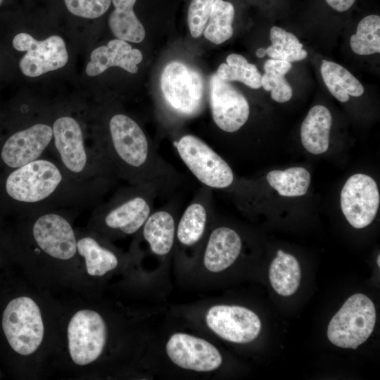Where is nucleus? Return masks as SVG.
<instances>
[{"instance_id": "6ab92c4d", "label": "nucleus", "mask_w": 380, "mask_h": 380, "mask_svg": "<svg viewBox=\"0 0 380 380\" xmlns=\"http://www.w3.org/2000/svg\"><path fill=\"white\" fill-rule=\"evenodd\" d=\"M195 197L184 211L176 229L179 242L184 246H192L203 237L208 219V195L207 190Z\"/></svg>"}, {"instance_id": "7ed1b4c3", "label": "nucleus", "mask_w": 380, "mask_h": 380, "mask_svg": "<svg viewBox=\"0 0 380 380\" xmlns=\"http://www.w3.org/2000/svg\"><path fill=\"white\" fill-rule=\"evenodd\" d=\"M158 189L151 185H131L97 205L93 219L110 231L131 235L142 228L152 213Z\"/></svg>"}, {"instance_id": "a211bd4d", "label": "nucleus", "mask_w": 380, "mask_h": 380, "mask_svg": "<svg viewBox=\"0 0 380 380\" xmlns=\"http://www.w3.org/2000/svg\"><path fill=\"white\" fill-rule=\"evenodd\" d=\"M331 125L332 117L328 108L321 105L313 106L300 128V138L304 148L315 155L326 152L329 148Z\"/></svg>"}, {"instance_id": "2eb2a0df", "label": "nucleus", "mask_w": 380, "mask_h": 380, "mask_svg": "<svg viewBox=\"0 0 380 380\" xmlns=\"http://www.w3.org/2000/svg\"><path fill=\"white\" fill-rule=\"evenodd\" d=\"M170 360L177 366L196 372H210L222 363L216 347L209 341L185 333H175L165 346Z\"/></svg>"}, {"instance_id": "dca6fc26", "label": "nucleus", "mask_w": 380, "mask_h": 380, "mask_svg": "<svg viewBox=\"0 0 380 380\" xmlns=\"http://www.w3.org/2000/svg\"><path fill=\"white\" fill-rule=\"evenodd\" d=\"M142 58L139 49H133L126 41L115 39L108 42L106 46L98 47L91 52L86 72L89 76H96L108 68L118 66L134 74L138 71L137 65Z\"/></svg>"}, {"instance_id": "e433bc0d", "label": "nucleus", "mask_w": 380, "mask_h": 380, "mask_svg": "<svg viewBox=\"0 0 380 380\" xmlns=\"http://www.w3.org/2000/svg\"><path fill=\"white\" fill-rule=\"evenodd\" d=\"M5 0H0V6H2Z\"/></svg>"}, {"instance_id": "1a4fd4ad", "label": "nucleus", "mask_w": 380, "mask_h": 380, "mask_svg": "<svg viewBox=\"0 0 380 380\" xmlns=\"http://www.w3.org/2000/svg\"><path fill=\"white\" fill-rule=\"evenodd\" d=\"M68 348L72 360L86 365L101 354L106 341V326L96 312L82 310L71 318L68 327Z\"/></svg>"}, {"instance_id": "423d86ee", "label": "nucleus", "mask_w": 380, "mask_h": 380, "mask_svg": "<svg viewBox=\"0 0 380 380\" xmlns=\"http://www.w3.org/2000/svg\"><path fill=\"white\" fill-rule=\"evenodd\" d=\"M2 328L9 345L16 353L23 355L33 353L44 336L39 308L28 297L13 299L4 311Z\"/></svg>"}, {"instance_id": "f8f14e48", "label": "nucleus", "mask_w": 380, "mask_h": 380, "mask_svg": "<svg viewBox=\"0 0 380 380\" xmlns=\"http://www.w3.org/2000/svg\"><path fill=\"white\" fill-rule=\"evenodd\" d=\"M208 327L220 338L232 343L254 341L261 330L259 317L243 306L216 305L205 315Z\"/></svg>"}, {"instance_id": "473e14b6", "label": "nucleus", "mask_w": 380, "mask_h": 380, "mask_svg": "<svg viewBox=\"0 0 380 380\" xmlns=\"http://www.w3.org/2000/svg\"><path fill=\"white\" fill-rule=\"evenodd\" d=\"M292 68L291 63L277 59H269L264 64L265 72H273L286 75Z\"/></svg>"}, {"instance_id": "f03ea898", "label": "nucleus", "mask_w": 380, "mask_h": 380, "mask_svg": "<svg viewBox=\"0 0 380 380\" xmlns=\"http://www.w3.org/2000/svg\"><path fill=\"white\" fill-rule=\"evenodd\" d=\"M53 156L72 177L82 182L112 184L115 178L94 146L85 141L82 126L70 115H61L52 123Z\"/></svg>"}, {"instance_id": "72a5a7b5", "label": "nucleus", "mask_w": 380, "mask_h": 380, "mask_svg": "<svg viewBox=\"0 0 380 380\" xmlns=\"http://www.w3.org/2000/svg\"><path fill=\"white\" fill-rule=\"evenodd\" d=\"M327 4L335 11L343 12L348 10L355 0H325Z\"/></svg>"}, {"instance_id": "2f4dec72", "label": "nucleus", "mask_w": 380, "mask_h": 380, "mask_svg": "<svg viewBox=\"0 0 380 380\" xmlns=\"http://www.w3.org/2000/svg\"><path fill=\"white\" fill-rule=\"evenodd\" d=\"M261 87L267 91H271V97L279 103L289 101L293 95V91L284 75L265 72L261 78Z\"/></svg>"}, {"instance_id": "20e7f679", "label": "nucleus", "mask_w": 380, "mask_h": 380, "mask_svg": "<svg viewBox=\"0 0 380 380\" xmlns=\"http://www.w3.org/2000/svg\"><path fill=\"white\" fill-rule=\"evenodd\" d=\"M376 309L372 300L362 293L349 297L327 328V337L334 345L356 349L370 336L376 323Z\"/></svg>"}, {"instance_id": "aec40b11", "label": "nucleus", "mask_w": 380, "mask_h": 380, "mask_svg": "<svg viewBox=\"0 0 380 380\" xmlns=\"http://www.w3.org/2000/svg\"><path fill=\"white\" fill-rule=\"evenodd\" d=\"M175 226V218L167 210L151 213L142 227V233L153 253L163 256L171 251L176 236Z\"/></svg>"}, {"instance_id": "f3484780", "label": "nucleus", "mask_w": 380, "mask_h": 380, "mask_svg": "<svg viewBox=\"0 0 380 380\" xmlns=\"http://www.w3.org/2000/svg\"><path fill=\"white\" fill-rule=\"evenodd\" d=\"M241 247V239L235 230L227 227L214 229L204 251L205 267L215 273L227 269L239 257Z\"/></svg>"}, {"instance_id": "a878e982", "label": "nucleus", "mask_w": 380, "mask_h": 380, "mask_svg": "<svg viewBox=\"0 0 380 380\" xmlns=\"http://www.w3.org/2000/svg\"><path fill=\"white\" fill-rule=\"evenodd\" d=\"M234 14V8L231 3L215 0L203 30L204 37L215 44H220L230 39L233 35Z\"/></svg>"}, {"instance_id": "9d476101", "label": "nucleus", "mask_w": 380, "mask_h": 380, "mask_svg": "<svg viewBox=\"0 0 380 380\" xmlns=\"http://www.w3.org/2000/svg\"><path fill=\"white\" fill-rule=\"evenodd\" d=\"M13 46L19 51H26L19 62V67L27 77H38L59 69L68 61L65 41L58 35L38 41L30 34L21 32L14 37Z\"/></svg>"}, {"instance_id": "6e6552de", "label": "nucleus", "mask_w": 380, "mask_h": 380, "mask_svg": "<svg viewBox=\"0 0 380 380\" xmlns=\"http://www.w3.org/2000/svg\"><path fill=\"white\" fill-rule=\"evenodd\" d=\"M64 210L58 209L31 213L32 237L37 248L34 251L62 260L73 258L77 251L74 229Z\"/></svg>"}, {"instance_id": "cd10ccee", "label": "nucleus", "mask_w": 380, "mask_h": 380, "mask_svg": "<svg viewBox=\"0 0 380 380\" xmlns=\"http://www.w3.org/2000/svg\"><path fill=\"white\" fill-rule=\"evenodd\" d=\"M270 39L272 45L265 50L266 54L272 59L291 63L303 60L308 56L298 38L281 27H272L270 32Z\"/></svg>"}, {"instance_id": "412c9836", "label": "nucleus", "mask_w": 380, "mask_h": 380, "mask_svg": "<svg viewBox=\"0 0 380 380\" xmlns=\"http://www.w3.org/2000/svg\"><path fill=\"white\" fill-rule=\"evenodd\" d=\"M137 0H112L114 9L108 17V25L119 39L139 43L145 37V30L137 17L134 6Z\"/></svg>"}, {"instance_id": "393cba45", "label": "nucleus", "mask_w": 380, "mask_h": 380, "mask_svg": "<svg viewBox=\"0 0 380 380\" xmlns=\"http://www.w3.org/2000/svg\"><path fill=\"white\" fill-rule=\"evenodd\" d=\"M267 180L280 196L293 197L305 195L310 184V172L302 167L285 170H272L267 173Z\"/></svg>"}, {"instance_id": "0eeeda50", "label": "nucleus", "mask_w": 380, "mask_h": 380, "mask_svg": "<svg viewBox=\"0 0 380 380\" xmlns=\"http://www.w3.org/2000/svg\"><path fill=\"white\" fill-rule=\"evenodd\" d=\"M160 88L168 106L182 115H192L201 108L203 80L196 70L179 62L171 61L160 76Z\"/></svg>"}, {"instance_id": "f704fd0d", "label": "nucleus", "mask_w": 380, "mask_h": 380, "mask_svg": "<svg viewBox=\"0 0 380 380\" xmlns=\"http://www.w3.org/2000/svg\"><path fill=\"white\" fill-rule=\"evenodd\" d=\"M257 57L263 58L266 54V50L264 48H259L255 53Z\"/></svg>"}, {"instance_id": "5701e85b", "label": "nucleus", "mask_w": 380, "mask_h": 380, "mask_svg": "<svg viewBox=\"0 0 380 380\" xmlns=\"http://www.w3.org/2000/svg\"><path fill=\"white\" fill-rule=\"evenodd\" d=\"M320 71L327 89L339 101L344 103L349 100V96L357 97L363 94L362 84L341 65L323 61Z\"/></svg>"}, {"instance_id": "f257e3e1", "label": "nucleus", "mask_w": 380, "mask_h": 380, "mask_svg": "<svg viewBox=\"0 0 380 380\" xmlns=\"http://www.w3.org/2000/svg\"><path fill=\"white\" fill-rule=\"evenodd\" d=\"M111 184L72 177L54 158L42 156L6 177L7 196L29 214L95 205Z\"/></svg>"}, {"instance_id": "4468645a", "label": "nucleus", "mask_w": 380, "mask_h": 380, "mask_svg": "<svg viewBox=\"0 0 380 380\" xmlns=\"http://www.w3.org/2000/svg\"><path fill=\"white\" fill-rule=\"evenodd\" d=\"M210 106L215 123L227 132L238 131L249 117L250 108L246 97L217 74L210 78Z\"/></svg>"}, {"instance_id": "c9c22d12", "label": "nucleus", "mask_w": 380, "mask_h": 380, "mask_svg": "<svg viewBox=\"0 0 380 380\" xmlns=\"http://www.w3.org/2000/svg\"><path fill=\"white\" fill-rule=\"evenodd\" d=\"M376 262L379 267H380V255H379L376 259Z\"/></svg>"}, {"instance_id": "4be33fe9", "label": "nucleus", "mask_w": 380, "mask_h": 380, "mask_svg": "<svg viewBox=\"0 0 380 380\" xmlns=\"http://www.w3.org/2000/svg\"><path fill=\"white\" fill-rule=\"evenodd\" d=\"M301 278L298 261L292 255L278 250L269 270V279L274 290L282 296L293 295Z\"/></svg>"}, {"instance_id": "b1692460", "label": "nucleus", "mask_w": 380, "mask_h": 380, "mask_svg": "<svg viewBox=\"0 0 380 380\" xmlns=\"http://www.w3.org/2000/svg\"><path fill=\"white\" fill-rule=\"evenodd\" d=\"M77 251L84 258L87 273L91 276H103L118 266L115 254L92 236L77 239Z\"/></svg>"}, {"instance_id": "9b49d317", "label": "nucleus", "mask_w": 380, "mask_h": 380, "mask_svg": "<svg viewBox=\"0 0 380 380\" xmlns=\"http://www.w3.org/2000/svg\"><path fill=\"white\" fill-rule=\"evenodd\" d=\"M380 195L377 184L369 175L350 177L341 193V208L349 224L356 229L370 224L377 214Z\"/></svg>"}, {"instance_id": "bb28decb", "label": "nucleus", "mask_w": 380, "mask_h": 380, "mask_svg": "<svg viewBox=\"0 0 380 380\" xmlns=\"http://www.w3.org/2000/svg\"><path fill=\"white\" fill-rule=\"evenodd\" d=\"M217 70V75L226 82L239 81L252 89L261 87L262 75L256 66L249 63L241 55L232 53Z\"/></svg>"}, {"instance_id": "7c9ffc66", "label": "nucleus", "mask_w": 380, "mask_h": 380, "mask_svg": "<svg viewBox=\"0 0 380 380\" xmlns=\"http://www.w3.org/2000/svg\"><path fill=\"white\" fill-rule=\"evenodd\" d=\"M215 0H192L188 11V25L191 34L199 37L207 25Z\"/></svg>"}, {"instance_id": "c85d7f7f", "label": "nucleus", "mask_w": 380, "mask_h": 380, "mask_svg": "<svg viewBox=\"0 0 380 380\" xmlns=\"http://www.w3.org/2000/svg\"><path fill=\"white\" fill-rule=\"evenodd\" d=\"M350 45L355 53L361 56L380 53V17L369 15L362 19L356 33L350 39Z\"/></svg>"}, {"instance_id": "c756f323", "label": "nucleus", "mask_w": 380, "mask_h": 380, "mask_svg": "<svg viewBox=\"0 0 380 380\" xmlns=\"http://www.w3.org/2000/svg\"><path fill=\"white\" fill-rule=\"evenodd\" d=\"M68 11L79 18L95 19L109 9L112 0H63Z\"/></svg>"}, {"instance_id": "39448f33", "label": "nucleus", "mask_w": 380, "mask_h": 380, "mask_svg": "<svg viewBox=\"0 0 380 380\" xmlns=\"http://www.w3.org/2000/svg\"><path fill=\"white\" fill-rule=\"evenodd\" d=\"M180 158L206 187L225 189L234 182V173L228 163L200 138L185 134L173 143Z\"/></svg>"}, {"instance_id": "ddd939ff", "label": "nucleus", "mask_w": 380, "mask_h": 380, "mask_svg": "<svg viewBox=\"0 0 380 380\" xmlns=\"http://www.w3.org/2000/svg\"><path fill=\"white\" fill-rule=\"evenodd\" d=\"M53 140L52 125L36 122L12 134L0 151L3 163L13 170L46 155Z\"/></svg>"}]
</instances>
